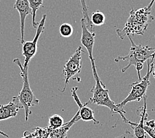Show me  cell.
Masks as SVG:
<instances>
[{
    "label": "cell",
    "mask_w": 155,
    "mask_h": 138,
    "mask_svg": "<svg viewBox=\"0 0 155 138\" xmlns=\"http://www.w3.org/2000/svg\"><path fill=\"white\" fill-rule=\"evenodd\" d=\"M80 22L81 29H82V36H81L80 39L81 42L84 47L86 49L89 58L93 57V49L96 33L94 31H91L88 29L84 18L81 19Z\"/></svg>",
    "instance_id": "cell-12"
},
{
    "label": "cell",
    "mask_w": 155,
    "mask_h": 138,
    "mask_svg": "<svg viewBox=\"0 0 155 138\" xmlns=\"http://www.w3.org/2000/svg\"><path fill=\"white\" fill-rule=\"evenodd\" d=\"M144 130L151 138H155V121L151 119L150 121L145 120L144 123Z\"/></svg>",
    "instance_id": "cell-18"
},
{
    "label": "cell",
    "mask_w": 155,
    "mask_h": 138,
    "mask_svg": "<svg viewBox=\"0 0 155 138\" xmlns=\"http://www.w3.org/2000/svg\"><path fill=\"white\" fill-rule=\"evenodd\" d=\"M30 5V8L32 10V24L33 27L37 29L38 23L37 22L35 18H36L37 12L40 8V7L43 5V0H28Z\"/></svg>",
    "instance_id": "cell-14"
},
{
    "label": "cell",
    "mask_w": 155,
    "mask_h": 138,
    "mask_svg": "<svg viewBox=\"0 0 155 138\" xmlns=\"http://www.w3.org/2000/svg\"><path fill=\"white\" fill-rule=\"evenodd\" d=\"M78 89V87H73L72 89V96L74 99L76 103L78 106V112H79V116L81 119H82L83 121L85 122H94V124L97 125L99 124V121H97V119L95 118L94 116V111L93 109H91L87 105L88 104V102L87 103H85L84 104H82V102L80 100V99L78 96L77 94V90Z\"/></svg>",
    "instance_id": "cell-9"
},
{
    "label": "cell",
    "mask_w": 155,
    "mask_h": 138,
    "mask_svg": "<svg viewBox=\"0 0 155 138\" xmlns=\"http://www.w3.org/2000/svg\"><path fill=\"white\" fill-rule=\"evenodd\" d=\"M64 123V119L61 116L54 114L49 118L48 126L47 127L51 130H56L61 127Z\"/></svg>",
    "instance_id": "cell-15"
},
{
    "label": "cell",
    "mask_w": 155,
    "mask_h": 138,
    "mask_svg": "<svg viewBox=\"0 0 155 138\" xmlns=\"http://www.w3.org/2000/svg\"><path fill=\"white\" fill-rule=\"evenodd\" d=\"M115 138H136L134 136V134L132 133L129 130H126L125 133L122 134V135L116 137Z\"/></svg>",
    "instance_id": "cell-20"
},
{
    "label": "cell",
    "mask_w": 155,
    "mask_h": 138,
    "mask_svg": "<svg viewBox=\"0 0 155 138\" xmlns=\"http://www.w3.org/2000/svg\"><path fill=\"white\" fill-rule=\"evenodd\" d=\"M130 41L131 42V47L128 55L125 56H119L115 59V62H119L120 61H127L128 65L121 70L122 72H125L131 66L135 67L151 59L152 55L155 51V48L150 47L149 46H142L141 45H136L132 39V37L128 35Z\"/></svg>",
    "instance_id": "cell-4"
},
{
    "label": "cell",
    "mask_w": 155,
    "mask_h": 138,
    "mask_svg": "<svg viewBox=\"0 0 155 138\" xmlns=\"http://www.w3.org/2000/svg\"><path fill=\"white\" fill-rule=\"evenodd\" d=\"M73 27L69 23H63L59 27V33L63 37H70L73 34Z\"/></svg>",
    "instance_id": "cell-19"
},
{
    "label": "cell",
    "mask_w": 155,
    "mask_h": 138,
    "mask_svg": "<svg viewBox=\"0 0 155 138\" xmlns=\"http://www.w3.org/2000/svg\"><path fill=\"white\" fill-rule=\"evenodd\" d=\"M13 8L19 12L20 17V30H21V43L23 44L25 42V19L28 15H32L29 1L28 0H15Z\"/></svg>",
    "instance_id": "cell-8"
},
{
    "label": "cell",
    "mask_w": 155,
    "mask_h": 138,
    "mask_svg": "<svg viewBox=\"0 0 155 138\" xmlns=\"http://www.w3.org/2000/svg\"><path fill=\"white\" fill-rule=\"evenodd\" d=\"M85 52L83 51L82 47L80 46L78 48L74 53L70 56L68 61H67L64 66L63 69V74L64 76V86L61 90L62 93H64L67 85L68 84L70 79L73 78L77 74H78L82 70V53Z\"/></svg>",
    "instance_id": "cell-6"
},
{
    "label": "cell",
    "mask_w": 155,
    "mask_h": 138,
    "mask_svg": "<svg viewBox=\"0 0 155 138\" xmlns=\"http://www.w3.org/2000/svg\"><path fill=\"white\" fill-rule=\"evenodd\" d=\"M21 138H33V135L29 132H25L24 136Z\"/></svg>",
    "instance_id": "cell-21"
},
{
    "label": "cell",
    "mask_w": 155,
    "mask_h": 138,
    "mask_svg": "<svg viewBox=\"0 0 155 138\" xmlns=\"http://www.w3.org/2000/svg\"><path fill=\"white\" fill-rule=\"evenodd\" d=\"M90 20L94 26H101L105 22V16L104 13L97 10L91 14Z\"/></svg>",
    "instance_id": "cell-16"
},
{
    "label": "cell",
    "mask_w": 155,
    "mask_h": 138,
    "mask_svg": "<svg viewBox=\"0 0 155 138\" xmlns=\"http://www.w3.org/2000/svg\"><path fill=\"white\" fill-rule=\"evenodd\" d=\"M80 119L79 112L78 111L75 116L70 121L64 123L61 127L56 130H51L47 138H67V133L75 123Z\"/></svg>",
    "instance_id": "cell-13"
},
{
    "label": "cell",
    "mask_w": 155,
    "mask_h": 138,
    "mask_svg": "<svg viewBox=\"0 0 155 138\" xmlns=\"http://www.w3.org/2000/svg\"><path fill=\"white\" fill-rule=\"evenodd\" d=\"M0 135H2V136H5V137H6L7 138H9V136L8 135V134H6L5 133L2 132V131H1V130H0Z\"/></svg>",
    "instance_id": "cell-22"
},
{
    "label": "cell",
    "mask_w": 155,
    "mask_h": 138,
    "mask_svg": "<svg viewBox=\"0 0 155 138\" xmlns=\"http://www.w3.org/2000/svg\"><path fill=\"white\" fill-rule=\"evenodd\" d=\"M81 5H82V13H83V18L85 20V22L86 24L87 27L88 28V29L91 31H94V25L91 22L90 17L89 15V12H88V9H87V7L86 3V0H80Z\"/></svg>",
    "instance_id": "cell-17"
},
{
    "label": "cell",
    "mask_w": 155,
    "mask_h": 138,
    "mask_svg": "<svg viewBox=\"0 0 155 138\" xmlns=\"http://www.w3.org/2000/svg\"><path fill=\"white\" fill-rule=\"evenodd\" d=\"M147 96L143 98L144 106L141 108H138L137 110V114L140 116L139 123H134L129 121L128 123L133 130V134L136 138H146V132H144V123L145 120L147 119L148 117L147 112Z\"/></svg>",
    "instance_id": "cell-10"
},
{
    "label": "cell",
    "mask_w": 155,
    "mask_h": 138,
    "mask_svg": "<svg viewBox=\"0 0 155 138\" xmlns=\"http://www.w3.org/2000/svg\"><path fill=\"white\" fill-rule=\"evenodd\" d=\"M154 37H155V35H154ZM154 59H155V51H154V53H153V55H152V57H151V59H150V61L151 62H154Z\"/></svg>",
    "instance_id": "cell-23"
},
{
    "label": "cell",
    "mask_w": 155,
    "mask_h": 138,
    "mask_svg": "<svg viewBox=\"0 0 155 138\" xmlns=\"http://www.w3.org/2000/svg\"><path fill=\"white\" fill-rule=\"evenodd\" d=\"M155 0H152L145 8L139 9H132L130 16L123 29H117L116 32L119 38L123 39L125 36L134 35H143L147 29L150 23L154 19L151 14V8Z\"/></svg>",
    "instance_id": "cell-1"
},
{
    "label": "cell",
    "mask_w": 155,
    "mask_h": 138,
    "mask_svg": "<svg viewBox=\"0 0 155 138\" xmlns=\"http://www.w3.org/2000/svg\"><path fill=\"white\" fill-rule=\"evenodd\" d=\"M152 74L153 75V77L155 79V62H154V65H153V70L152 72Z\"/></svg>",
    "instance_id": "cell-24"
},
{
    "label": "cell",
    "mask_w": 155,
    "mask_h": 138,
    "mask_svg": "<svg viewBox=\"0 0 155 138\" xmlns=\"http://www.w3.org/2000/svg\"><path fill=\"white\" fill-rule=\"evenodd\" d=\"M13 62L19 67L21 70V76L23 79V87L21 90L18 95V98L21 104L23 106L25 111V121H28L29 116L32 112L31 111V107L37 106L39 103V100L35 96L33 90L30 87L29 81V75H28V67L23 68L21 64L19 59L17 58L13 60Z\"/></svg>",
    "instance_id": "cell-3"
},
{
    "label": "cell",
    "mask_w": 155,
    "mask_h": 138,
    "mask_svg": "<svg viewBox=\"0 0 155 138\" xmlns=\"http://www.w3.org/2000/svg\"><path fill=\"white\" fill-rule=\"evenodd\" d=\"M154 62H151L150 59L147 61V72L143 79L137 82H133L131 84V90L124 100L119 104L117 106L120 109H124V106L131 102H139L147 96V88L150 85V76L153 70Z\"/></svg>",
    "instance_id": "cell-5"
},
{
    "label": "cell",
    "mask_w": 155,
    "mask_h": 138,
    "mask_svg": "<svg viewBox=\"0 0 155 138\" xmlns=\"http://www.w3.org/2000/svg\"><path fill=\"white\" fill-rule=\"evenodd\" d=\"M23 106L21 104L17 96H14L7 104L0 105V121L15 118Z\"/></svg>",
    "instance_id": "cell-11"
},
{
    "label": "cell",
    "mask_w": 155,
    "mask_h": 138,
    "mask_svg": "<svg viewBox=\"0 0 155 138\" xmlns=\"http://www.w3.org/2000/svg\"><path fill=\"white\" fill-rule=\"evenodd\" d=\"M46 19H47V15H45L42 17L41 21L38 23L37 27V31L35 33V36L33 41H26L24 42L22 48V55L25 57L23 68H27L29 66V64L35 56L37 51V43L38 39H39L41 35L43 33L45 30V25Z\"/></svg>",
    "instance_id": "cell-7"
},
{
    "label": "cell",
    "mask_w": 155,
    "mask_h": 138,
    "mask_svg": "<svg viewBox=\"0 0 155 138\" xmlns=\"http://www.w3.org/2000/svg\"><path fill=\"white\" fill-rule=\"evenodd\" d=\"M89 59L91 61V70H92L93 76L96 84L90 90L91 93H92V96L90 98L88 103L95 104L98 106H105V107L108 108L113 114H119L121 116L123 122L128 123L129 121L124 116V114H125L126 112L124 109H119L117 106V104H115L110 98L109 90L107 89L105 85L101 82L99 76H98L96 66L95 65V59L94 57Z\"/></svg>",
    "instance_id": "cell-2"
}]
</instances>
